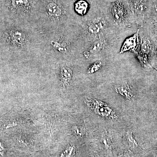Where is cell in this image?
I'll return each mask as SVG.
<instances>
[{"label":"cell","mask_w":157,"mask_h":157,"mask_svg":"<svg viewBox=\"0 0 157 157\" xmlns=\"http://www.w3.org/2000/svg\"><path fill=\"white\" fill-rule=\"evenodd\" d=\"M72 132L73 134L78 137H84L85 132L84 128L79 125H74L72 127Z\"/></svg>","instance_id":"15"},{"label":"cell","mask_w":157,"mask_h":157,"mask_svg":"<svg viewBox=\"0 0 157 157\" xmlns=\"http://www.w3.org/2000/svg\"><path fill=\"white\" fill-rule=\"evenodd\" d=\"M131 6L133 11L137 13H143L147 8L144 0H132Z\"/></svg>","instance_id":"11"},{"label":"cell","mask_w":157,"mask_h":157,"mask_svg":"<svg viewBox=\"0 0 157 157\" xmlns=\"http://www.w3.org/2000/svg\"><path fill=\"white\" fill-rule=\"evenodd\" d=\"M8 149L4 143L0 140V157H6Z\"/></svg>","instance_id":"18"},{"label":"cell","mask_w":157,"mask_h":157,"mask_svg":"<svg viewBox=\"0 0 157 157\" xmlns=\"http://www.w3.org/2000/svg\"><path fill=\"white\" fill-rule=\"evenodd\" d=\"M52 45L54 48L61 52H67V51L68 45L67 43L61 40H55L52 42Z\"/></svg>","instance_id":"14"},{"label":"cell","mask_w":157,"mask_h":157,"mask_svg":"<svg viewBox=\"0 0 157 157\" xmlns=\"http://www.w3.org/2000/svg\"><path fill=\"white\" fill-rule=\"evenodd\" d=\"M34 0H11L10 8L12 11L20 15L29 14L35 7Z\"/></svg>","instance_id":"3"},{"label":"cell","mask_w":157,"mask_h":157,"mask_svg":"<svg viewBox=\"0 0 157 157\" xmlns=\"http://www.w3.org/2000/svg\"><path fill=\"white\" fill-rule=\"evenodd\" d=\"M141 50L143 53L147 54L150 51V46L147 40H144L141 45Z\"/></svg>","instance_id":"19"},{"label":"cell","mask_w":157,"mask_h":157,"mask_svg":"<svg viewBox=\"0 0 157 157\" xmlns=\"http://www.w3.org/2000/svg\"><path fill=\"white\" fill-rule=\"evenodd\" d=\"M126 137L127 140L128 142L129 145L132 148H135L137 146V141L135 140V138L133 136L132 132L128 131L126 133Z\"/></svg>","instance_id":"16"},{"label":"cell","mask_w":157,"mask_h":157,"mask_svg":"<svg viewBox=\"0 0 157 157\" xmlns=\"http://www.w3.org/2000/svg\"><path fill=\"white\" fill-rule=\"evenodd\" d=\"M85 101L88 107L91 109L96 114L101 117L111 120H117L119 118L113 109L104 102L89 98H86Z\"/></svg>","instance_id":"1"},{"label":"cell","mask_w":157,"mask_h":157,"mask_svg":"<svg viewBox=\"0 0 157 157\" xmlns=\"http://www.w3.org/2000/svg\"></svg>","instance_id":"25"},{"label":"cell","mask_w":157,"mask_h":157,"mask_svg":"<svg viewBox=\"0 0 157 157\" xmlns=\"http://www.w3.org/2000/svg\"><path fill=\"white\" fill-rule=\"evenodd\" d=\"M89 4L85 0H78L75 3L74 9L77 14L83 15L87 12Z\"/></svg>","instance_id":"12"},{"label":"cell","mask_w":157,"mask_h":157,"mask_svg":"<svg viewBox=\"0 0 157 157\" xmlns=\"http://www.w3.org/2000/svg\"><path fill=\"white\" fill-rule=\"evenodd\" d=\"M130 157V156H126L125 157Z\"/></svg>","instance_id":"23"},{"label":"cell","mask_w":157,"mask_h":157,"mask_svg":"<svg viewBox=\"0 0 157 157\" xmlns=\"http://www.w3.org/2000/svg\"><path fill=\"white\" fill-rule=\"evenodd\" d=\"M105 41L104 39H100L94 42L90 49V52L92 53H98L102 50L105 46Z\"/></svg>","instance_id":"13"},{"label":"cell","mask_w":157,"mask_h":157,"mask_svg":"<svg viewBox=\"0 0 157 157\" xmlns=\"http://www.w3.org/2000/svg\"><path fill=\"white\" fill-rule=\"evenodd\" d=\"M104 24L103 21L100 18L93 21L89 25V32L92 34L99 33L103 29Z\"/></svg>","instance_id":"10"},{"label":"cell","mask_w":157,"mask_h":157,"mask_svg":"<svg viewBox=\"0 0 157 157\" xmlns=\"http://www.w3.org/2000/svg\"><path fill=\"white\" fill-rule=\"evenodd\" d=\"M112 15L116 20H121L126 15L125 9L123 4L119 0L114 1L112 7Z\"/></svg>","instance_id":"5"},{"label":"cell","mask_w":157,"mask_h":157,"mask_svg":"<svg viewBox=\"0 0 157 157\" xmlns=\"http://www.w3.org/2000/svg\"><path fill=\"white\" fill-rule=\"evenodd\" d=\"M138 33L126 39L121 48L120 53H123L128 51H134L137 48L138 42Z\"/></svg>","instance_id":"6"},{"label":"cell","mask_w":157,"mask_h":157,"mask_svg":"<svg viewBox=\"0 0 157 157\" xmlns=\"http://www.w3.org/2000/svg\"><path fill=\"white\" fill-rule=\"evenodd\" d=\"M59 76L63 86L68 87L72 81L73 71L68 67H63L60 70Z\"/></svg>","instance_id":"7"},{"label":"cell","mask_w":157,"mask_h":157,"mask_svg":"<svg viewBox=\"0 0 157 157\" xmlns=\"http://www.w3.org/2000/svg\"><path fill=\"white\" fill-rule=\"evenodd\" d=\"M90 157H99V156L98 155V154L95 153H94L92 154L91 155Z\"/></svg>","instance_id":"21"},{"label":"cell","mask_w":157,"mask_h":157,"mask_svg":"<svg viewBox=\"0 0 157 157\" xmlns=\"http://www.w3.org/2000/svg\"><path fill=\"white\" fill-rule=\"evenodd\" d=\"M116 91L127 100H131L134 98V93L128 85H118L116 86Z\"/></svg>","instance_id":"9"},{"label":"cell","mask_w":157,"mask_h":157,"mask_svg":"<svg viewBox=\"0 0 157 157\" xmlns=\"http://www.w3.org/2000/svg\"><path fill=\"white\" fill-rule=\"evenodd\" d=\"M102 67V62L98 61L92 65L88 70V73H95L101 69Z\"/></svg>","instance_id":"17"},{"label":"cell","mask_w":157,"mask_h":157,"mask_svg":"<svg viewBox=\"0 0 157 157\" xmlns=\"http://www.w3.org/2000/svg\"><path fill=\"white\" fill-rule=\"evenodd\" d=\"M18 157H31L30 156H19Z\"/></svg>","instance_id":"22"},{"label":"cell","mask_w":157,"mask_h":157,"mask_svg":"<svg viewBox=\"0 0 157 157\" xmlns=\"http://www.w3.org/2000/svg\"><path fill=\"white\" fill-rule=\"evenodd\" d=\"M90 52H85L84 54L85 56L86 57V58L90 56Z\"/></svg>","instance_id":"20"},{"label":"cell","mask_w":157,"mask_h":157,"mask_svg":"<svg viewBox=\"0 0 157 157\" xmlns=\"http://www.w3.org/2000/svg\"><path fill=\"white\" fill-rule=\"evenodd\" d=\"M45 9L47 15L52 19L59 20L66 14L64 6L61 0H46Z\"/></svg>","instance_id":"2"},{"label":"cell","mask_w":157,"mask_h":157,"mask_svg":"<svg viewBox=\"0 0 157 157\" xmlns=\"http://www.w3.org/2000/svg\"><path fill=\"white\" fill-rule=\"evenodd\" d=\"M77 148L73 144L70 143L62 148L54 157H76Z\"/></svg>","instance_id":"8"},{"label":"cell","mask_w":157,"mask_h":157,"mask_svg":"<svg viewBox=\"0 0 157 157\" xmlns=\"http://www.w3.org/2000/svg\"><path fill=\"white\" fill-rule=\"evenodd\" d=\"M6 39L9 44L15 47H21L25 44L26 36L22 31L12 30L6 34Z\"/></svg>","instance_id":"4"},{"label":"cell","mask_w":157,"mask_h":157,"mask_svg":"<svg viewBox=\"0 0 157 157\" xmlns=\"http://www.w3.org/2000/svg\"><path fill=\"white\" fill-rule=\"evenodd\" d=\"M156 70H157V68H156Z\"/></svg>","instance_id":"24"}]
</instances>
